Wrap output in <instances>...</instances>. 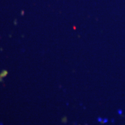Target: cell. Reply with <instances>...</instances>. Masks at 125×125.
<instances>
[]
</instances>
